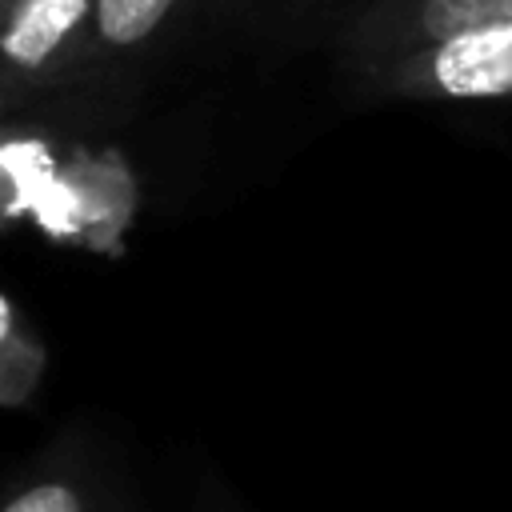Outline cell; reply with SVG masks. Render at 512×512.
<instances>
[{
	"mask_svg": "<svg viewBox=\"0 0 512 512\" xmlns=\"http://www.w3.org/2000/svg\"><path fill=\"white\" fill-rule=\"evenodd\" d=\"M492 28H512V0H368L344 44L356 68H372Z\"/></svg>",
	"mask_w": 512,
	"mask_h": 512,
	"instance_id": "3",
	"label": "cell"
},
{
	"mask_svg": "<svg viewBox=\"0 0 512 512\" xmlns=\"http://www.w3.org/2000/svg\"><path fill=\"white\" fill-rule=\"evenodd\" d=\"M96 0H0V104L8 116L88 72Z\"/></svg>",
	"mask_w": 512,
	"mask_h": 512,
	"instance_id": "1",
	"label": "cell"
},
{
	"mask_svg": "<svg viewBox=\"0 0 512 512\" xmlns=\"http://www.w3.org/2000/svg\"><path fill=\"white\" fill-rule=\"evenodd\" d=\"M0 512H104L100 492L92 484V476L72 464H40L36 472H28L4 500Z\"/></svg>",
	"mask_w": 512,
	"mask_h": 512,
	"instance_id": "5",
	"label": "cell"
},
{
	"mask_svg": "<svg viewBox=\"0 0 512 512\" xmlns=\"http://www.w3.org/2000/svg\"><path fill=\"white\" fill-rule=\"evenodd\" d=\"M360 76L372 92L400 100H504L512 96V28L408 52L360 68Z\"/></svg>",
	"mask_w": 512,
	"mask_h": 512,
	"instance_id": "2",
	"label": "cell"
},
{
	"mask_svg": "<svg viewBox=\"0 0 512 512\" xmlns=\"http://www.w3.org/2000/svg\"><path fill=\"white\" fill-rule=\"evenodd\" d=\"M44 340L36 336V328L20 316L16 300L4 296V336H0V400L8 408L24 404L40 376H44Z\"/></svg>",
	"mask_w": 512,
	"mask_h": 512,
	"instance_id": "6",
	"label": "cell"
},
{
	"mask_svg": "<svg viewBox=\"0 0 512 512\" xmlns=\"http://www.w3.org/2000/svg\"><path fill=\"white\" fill-rule=\"evenodd\" d=\"M184 4L188 0H96L88 72L100 64H128L132 56H144L172 28Z\"/></svg>",
	"mask_w": 512,
	"mask_h": 512,
	"instance_id": "4",
	"label": "cell"
}]
</instances>
